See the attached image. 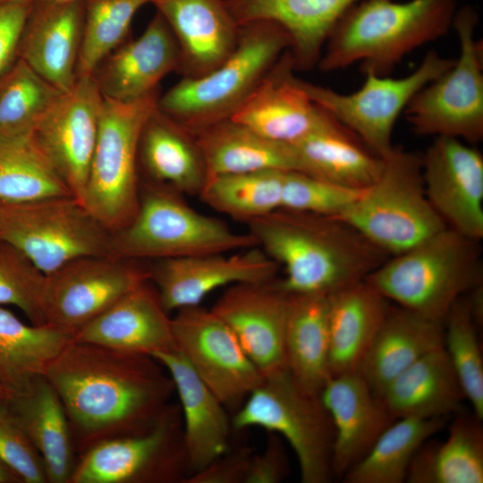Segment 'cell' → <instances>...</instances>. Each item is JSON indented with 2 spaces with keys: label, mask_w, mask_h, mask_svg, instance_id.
Wrapping results in <instances>:
<instances>
[{
  "label": "cell",
  "mask_w": 483,
  "mask_h": 483,
  "mask_svg": "<svg viewBox=\"0 0 483 483\" xmlns=\"http://www.w3.org/2000/svg\"><path fill=\"white\" fill-rule=\"evenodd\" d=\"M253 452L250 447L230 448L184 483H245Z\"/></svg>",
  "instance_id": "47"
},
{
  "label": "cell",
  "mask_w": 483,
  "mask_h": 483,
  "mask_svg": "<svg viewBox=\"0 0 483 483\" xmlns=\"http://www.w3.org/2000/svg\"><path fill=\"white\" fill-rule=\"evenodd\" d=\"M32 4L0 2V75L17 58L20 38Z\"/></svg>",
  "instance_id": "49"
},
{
  "label": "cell",
  "mask_w": 483,
  "mask_h": 483,
  "mask_svg": "<svg viewBox=\"0 0 483 483\" xmlns=\"http://www.w3.org/2000/svg\"><path fill=\"white\" fill-rule=\"evenodd\" d=\"M73 335L48 325H28L0 306V380L12 394L45 376Z\"/></svg>",
  "instance_id": "37"
},
{
  "label": "cell",
  "mask_w": 483,
  "mask_h": 483,
  "mask_svg": "<svg viewBox=\"0 0 483 483\" xmlns=\"http://www.w3.org/2000/svg\"><path fill=\"white\" fill-rule=\"evenodd\" d=\"M235 429L260 427L284 438L296 454L303 483L333 478L335 430L319 394L302 388L288 369L266 377L232 419Z\"/></svg>",
  "instance_id": "9"
},
{
  "label": "cell",
  "mask_w": 483,
  "mask_h": 483,
  "mask_svg": "<svg viewBox=\"0 0 483 483\" xmlns=\"http://www.w3.org/2000/svg\"><path fill=\"white\" fill-rule=\"evenodd\" d=\"M456 0H360L336 22L318 63L323 72L357 62L362 72L386 75L417 47L445 35Z\"/></svg>",
  "instance_id": "3"
},
{
  "label": "cell",
  "mask_w": 483,
  "mask_h": 483,
  "mask_svg": "<svg viewBox=\"0 0 483 483\" xmlns=\"http://www.w3.org/2000/svg\"><path fill=\"white\" fill-rule=\"evenodd\" d=\"M12 396L11 391L0 380V403L8 401Z\"/></svg>",
  "instance_id": "51"
},
{
  "label": "cell",
  "mask_w": 483,
  "mask_h": 483,
  "mask_svg": "<svg viewBox=\"0 0 483 483\" xmlns=\"http://www.w3.org/2000/svg\"><path fill=\"white\" fill-rule=\"evenodd\" d=\"M479 242L446 227L389 256L365 279L395 305L443 322L458 300L482 285Z\"/></svg>",
  "instance_id": "4"
},
{
  "label": "cell",
  "mask_w": 483,
  "mask_h": 483,
  "mask_svg": "<svg viewBox=\"0 0 483 483\" xmlns=\"http://www.w3.org/2000/svg\"><path fill=\"white\" fill-rule=\"evenodd\" d=\"M46 378L66 411L74 449L149 429L174 386L155 358L72 341L49 365Z\"/></svg>",
  "instance_id": "1"
},
{
  "label": "cell",
  "mask_w": 483,
  "mask_h": 483,
  "mask_svg": "<svg viewBox=\"0 0 483 483\" xmlns=\"http://www.w3.org/2000/svg\"><path fill=\"white\" fill-rule=\"evenodd\" d=\"M172 326L177 350L225 408L237 411L264 378L230 327L200 305L176 310Z\"/></svg>",
  "instance_id": "15"
},
{
  "label": "cell",
  "mask_w": 483,
  "mask_h": 483,
  "mask_svg": "<svg viewBox=\"0 0 483 483\" xmlns=\"http://www.w3.org/2000/svg\"><path fill=\"white\" fill-rule=\"evenodd\" d=\"M172 30L182 77L204 75L235 49L240 25L226 0H151Z\"/></svg>",
  "instance_id": "25"
},
{
  "label": "cell",
  "mask_w": 483,
  "mask_h": 483,
  "mask_svg": "<svg viewBox=\"0 0 483 483\" xmlns=\"http://www.w3.org/2000/svg\"><path fill=\"white\" fill-rule=\"evenodd\" d=\"M21 482L20 478L0 460V483Z\"/></svg>",
  "instance_id": "50"
},
{
  "label": "cell",
  "mask_w": 483,
  "mask_h": 483,
  "mask_svg": "<svg viewBox=\"0 0 483 483\" xmlns=\"http://www.w3.org/2000/svg\"><path fill=\"white\" fill-rule=\"evenodd\" d=\"M149 280L148 269L112 256L76 258L46 275L42 324L74 334Z\"/></svg>",
  "instance_id": "14"
},
{
  "label": "cell",
  "mask_w": 483,
  "mask_h": 483,
  "mask_svg": "<svg viewBox=\"0 0 483 483\" xmlns=\"http://www.w3.org/2000/svg\"><path fill=\"white\" fill-rule=\"evenodd\" d=\"M264 451L251 457L245 483H279L288 475L289 467L282 437L267 431Z\"/></svg>",
  "instance_id": "48"
},
{
  "label": "cell",
  "mask_w": 483,
  "mask_h": 483,
  "mask_svg": "<svg viewBox=\"0 0 483 483\" xmlns=\"http://www.w3.org/2000/svg\"><path fill=\"white\" fill-rule=\"evenodd\" d=\"M428 199L450 228L466 237H483V156L459 139L436 136L420 156Z\"/></svg>",
  "instance_id": "17"
},
{
  "label": "cell",
  "mask_w": 483,
  "mask_h": 483,
  "mask_svg": "<svg viewBox=\"0 0 483 483\" xmlns=\"http://www.w3.org/2000/svg\"><path fill=\"white\" fill-rule=\"evenodd\" d=\"M455 59L428 51L409 75L391 78L364 72L362 86L351 94L299 78L309 98L353 132L373 153L387 157L394 149L392 135L395 123L411 98L427 84L445 72Z\"/></svg>",
  "instance_id": "13"
},
{
  "label": "cell",
  "mask_w": 483,
  "mask_h": 483,
  "mask_svg": "<svg viewBox=\"0 0 483 483\" xmlns=\"http://www.w3.org/2000/svg\"><path fill=\"white\" fill-rule=\"evenodd\" d=\"M444 349L473 413L483 419V360L478 328L466 296L458 300L443 321Z\"/></svg>",
  "instance_id": "43"
},
{
  "label": "cell",
  "mask_w": 483,
  "mask_h": 483,
  "mask_svg": "<svg viewBox=\"0 0 483 483\" xmlns=\"http://www.w3.org/2000/svg\"><path fill=\"white\" fill-rule=\"evenodd\" d=\"M0 239L46 275L76 258L111 256V233L73 196L0 201Z\"/></svg>",
  "instance_id": "10"
},
{
  "label": "cell",
  "mask_w": 483,
  "mask_h": 483,
  "mask_svg": "<svg viewBox=\"0 0 483 483\" xmlns=\"http://www.w3.org/2000/svg\"><path fill=\"white\" fill-rule=\"evenodd\" d=\"M140 166L148 182L168 186L182 195L199 196L208 179L195 134L159 110L157 104L140 131Z\"/></svg>",
  "instance_id": "28"
},
{
  "label": "cell",
  "mask_w": 483,
  "mask_h": 483,
  "mask_svg": "<svg viewBox=\"0 0 483 483\" xmlns=\"http://www.w3.org/2000/svg\"><path fill=\"white\" fill-rule=\"evenodd\" d=\"M461 412V411H460ZM459 413L442 443L427 441L415 453L405 481L409 483H482V419Z\"/></svg>",
  "instance_id": "36"
},
{
  "label": "cell",
  "mask_w": 483,
  "mask_h": 483,
  "mask_svg": "<svg viewBox=\"0 0 483 483\" xmlns=\"http://www.w3.org/2000/svg\"><path fill=\"white\" fill-rule=\"evenodd\" d=\"M464 394L443 347L398 375L379 400L393 418L448 417L461 411Z\"/></svg>",
  "instance_id": "32"
},
{
  "label": "cell",
  "mask_w": 483,
  "mask_h": 483,
  "mask_svg": "<svg viewBox=\"0 0 483 483\" xmlns=\"http://www.w3.org/2000/svg\"><path fill=\"white\" fill-rule=\"evenodd\" d=\"M363 191L343 187L301 172L288 171L284 179L281 208L338 217Z\"/></svg>",
  "instance_id": "45"
},
{
  "label": "cell",
  "mask_w": 483,
  "mask_h": 483,
  "mask_svg": "<svg viewBox=\"0 0 483 483\" xmlns=\"http://www.w3.org/2000/svg\"><path fill=\"white\" fill-rule=\"evenodd\" d=\"M293 147L301 173L346 188L367 189L385 165L384 158L337 120Z\"/></svg>",
  "instance_id": "34"
},
{
  "label": "cell",
  "mask_w": 483,
  "mask_h": 483,
  "mask_svg": "<svg viewBox=\"0 0 483 483\" xmlns=\"http://www.w3.org/2000/svg\"><path fill=\"white\" fill-rule=\"evenodd\" d=\"M208 178L261 171H301L293 145L269 140L228 118L195 134Z\"/></svg>",
  "instance_id": "33"
},
{
  "label": "cell",
  "mask_w": 483,
  "mask_h": 483,
  "mask_svg": "<svg viewBox=\"0 0 483 483\" xmlns=\"http://www.w3.org/2000/svg\"><path fill=\"white\" fill-rule=\"evenodd\" d=\"M151 0H84L77 77L92 76L98 64L126 41L136 13Z\"/></svg>",
  "instance_id": "42"
},
{
  "label": "cell",
  "mask_w": 483,
  "mask_h": 483,
  "mask_svg": "<svg viewBox=\"0 0 483 483\" xmlns=\"http://www.w3.org/2000/svg\"><path fill=\"white\" fill-rule=\"evenodd\" d=\"M291 44L288 32L273 21L241 25L233 53L204 75L182 77L158 97L157 108L193 134L231 118Z\"/></svg>",
  "instance_id": "5"
},
{
  "label": "cell",
  "mask_w": 483,
  "mask_h": 483,
  "mask_svg": "<svg viewBox=\"0 0 483 483\" xmlns=\"http://www.w3.org/2000/svg\"><path fill=\"white\" fill-rule=\"evenodd\" d=\"M104 97L92 76L78 77L31 133L44 155L81 203L95 149Z\"/></svg>",
  "instance_id": "16"
},
{
  "label": "cell",
  "mask_w": 483,
  "mask_h": 483,
  "mask_svg": "<svg viewBox=\"0 0 483 483\" xmlns=\"http://www.w3.org/2000/svg\"><path fill=\"white\" fill-rule=\"evenodd\" d=\"M8 404L39 453L47 483H68L74 445L64 404L45 376L12 394Z\"/></svg>",
  "instance_id": "31"
},
{
  "label": "cell",
  "mask_w": 483,
  "mask_h": 483,
  "mask_svg": "<svg viewBox=\"0 0 483 483\" xmlns=\"http://www.w3.org/2000/svg\"><path fill=\"white\" fill-rule=\"evenodd\" d=\"M147 280L82 326L73 341L154 356L176 350L172 318Z\"/></svg>",
  "instance_id": "23"
},
{
  "label": "cell",
  "mask_w": 483,
  "mask_h": 483,
  "mask_svg": "<svg viewBox=\"0 0 483 483\" xmlns=\"http://www.w3.org/2000/svg\"><path fill=\"white\" fill-rule=\"evenodd\" d=\"M158 97L156 91L131 102L104 98L82 204L111 233L137 212L139 139Z\"/></svg>",
  "instance_id": "8"
},
{
  "label": "cell",
  "mask_w": 483,
  "mask_h": 483,
  "mask_svg": "<svg viewBox=\"0 0 483 483\" xmlns=\"http://www.w3.org/2000/svg\"><path fill=\"white\" fill-rule=\"evenodd\" d=\"M447 417L396 419L367 454L343 476L346 483H402L420 446L439 431Z\"/></svg>",
  "instance_id": "38"
},
{
  "label": "cell",
  "mask_w": 483,
  "mask_h": 483,
  "mask_svg": "<svg viewBox=\"0 0 483 483\" xmlns=\"http://www.w3.org/2000/svg\"><path fill=\"white\" fill-rule=\"evenodd\" d=\"M73 196L32 134L0 139V201Z\"/></svg>",
  "instance_id": "39"
},
{
  "label": "cell",
  "mask_w": 483,
  "mask_h": 483,
  "mask_svg": "<svg viewBox=\"0 0 483 483\" xmlns=\"http://www.w3.org/2000/svg\"><path fill=\"white\" fill-rule=\"evenodd\" d=\"M476 11L464 5L453 21L460 55L445 72L424 86L403 113L419 135L447 136L469 144L483 138V52L475 38Z\"/></svg>",
  "instance_id": "11"
},
{
  "label": "cell",
  "mask_w": 483,
  "mask_h": 483,
  "mask_svg": "<svg viewBox=\"0 0 483 483\" xmlns=\"http://www.w3.org/2000/svg\"><path fill=\"white\" fill-rule=\"evenodd\" d=\"M319 398L335 430L333 475L343 478L395 419L358 371L330 377Z\"/></svg>",
  "instance_id": "24"
},
{
  "label": "cell",
  "mask_w": 483,
  "mask_h": 483,
  "mask_svg": "<svg viewBox=\"0 0 483 483\" xmlns=\"http://www.w3.org/2000/svg\"><path fill=\"white\" fill-rule=\"evenodd\" d=\"M44 275L21 250L0 239V306L19 308L35 325H43Z\"/></svg>",
  "instance_id": "44"
},
{
  "label": "cell",
  "mask_w": 483,
  "mask_h": 483,
  "mask_svg": "<svg viewBox=\"0 0 483 483\" xmlns=\"http://www.w3.org/2000/svg\"><path fill=\"white\" fill-rule=\"evenodd\" d=\"M153 358L166 369L179 396L191 475L229 449L232 421L225 406L177 349Z\"/></svg>",
  "instance_id": "26"
},
{
  "label": "cell",
  "mask_w": 483,
  "mask_h": 483,
  "mask_svg": "<svg viewBox=\"0 0 483 483\" xmlns=\"http://www.w3.org/2000/svg\"><path fill=\"white\" fill-rule=\"evenodd\" d=\"M182 196L147 182L132 220L111 233V256L160 260L257 246L250 233H236L220 219L198 212Z\"/></svg>",
  "instance_id": "6"
},
{
  "label": "cell",
  "mask_w": 483,
  "mask_h": 483,
  "mask_svg": "<svg viewBox=\"0 0 483 483\" xmlns=\"http://www.w3.org/2000/svg\"><path fill=\"white\" fill-rule=\"evenodd\" d=\"M379 178L340 216L388 256L446 228L425 191L420 156L394 147Z\"/></svg>",
  "instance_id": "7"
},
{
  "label": "cell",
  "mask_w": 483,
  "mask_h": 483,
  "mask_svg": "<svg viewBox=\"0 0 483 483\" xmlns=\"http://www.w3.org/2000/svg\"><path fill=\"white\" fill-rule=\"evenodd\" d=\"M0 460L24 483H47L43 461L8 404L0 403Z\"/></svg>",
  "instance_id": "46"
},
{
  "label": "cell",
  "mask_w": 483,
  "mask_h": 483,
  "mask_svg": "<svg viewBox=\"0 0 483 483\" xmlns=\"http://www.w3.org/2000/svg\"><path fill=\"white\" fill-rule=\"evenodd\" d=\"M330 377L358 371L390 308L366 279L327 295Z\"/></svg>",
  "instance_id": "29"
},
{
  "label": "cell",
  "mask_w": 483,
  "mask_h": 483,
  "mask_svg": "<svg viewBox=\"0 0 483 483\" xmlns=\"http://www.w3.org/2000/svg\"><path fill=\"white\" fill-rule=\"evenodd\" d=\"M288 294L277 279L228 286L211 309L230 327L263 378L287 369Z\"/></svg>",
  "instance_id": "19"
},
{
  "label": "cell",
  "mask_w": 483,
  "mask_h": 483,
  "mask_svg": "<svg viewBox=\"0 0 483 483\" xmlns=\"http://www.w3.org/2000/svg\"><path fill=\"white\" fill-rule=\"evenodd\" d=\"M279 268L255 246L233 255L216 252L155 260L148 273L164 308L171 312L200 305L223 286L272 281Z\"/></svg>",
  "instance_id": "18"
},
{
  "label": "cell",
  "mask_w": 483,
  "mask_h": 483,
  "mask_svg": "<svg viewBox=\"0 0 483 483\" xmlns=\"http://www.w3.org/2000/svg\"><path fill=\"white\" fill-rule=\"evenodd\" d=\"M43 1H69V0H0V2H28V3H36V2H43Z\"/></svg>",
  "instance_id": "52"
},
{
  "label": "cell",
  "mask_w": 483,
  "mask_h": 483,
  "mask_svg": "<svg viewBox=\"0 0 483 483\" xmlns=\"http://www.w3.org/2000/svg\"><path fill=\"white\" fill-rule=\"evenodd\" d=\"M285 173L272 170L214 175L208 179L199 197L215 210L247 224L281 208Z\"/></svg>",
  "instance_id": "40"
},
{
  "label": "cell",
  "mask_w": 483,
  "mask_h": 483,
  "mask_svg": "<svg viewBox=\"0 0 483 483\" xmlns=\"http://www.w3.org/2000/svg\"><path fill=\"white\" fill-rule=\"evenodd\" d=\"M285 354L296 382L319 394L330 377L327 295L288 294Z\"/></svg>",
  "instance_id": "35"
},
{
  "label": "cell",
  "mask_w": 483,
  "mask_h": 483,
  "mask_svg": "<svg viewBox=\"0 0 483 483\" xmlns=\"http://www.w3.org/2000/svg\"><path fill=\"white\" fill-rule=\"evenodd\" d=\"M444 346V323L390 306L358 372L377 398L402 371Z\"/></svg>",
  "instance_id": "30"
},
{
  "label": "cell",
  "mask_w": 483,
  "mask_h": 483,
  "mask_svg": "<svg viewBox=\"0 0 483 483\" xmlns=\"http://www.w3.org/2000/svg\"><path fill=\"white\" fill-rule=\"evenodd\" d=\"M62 94L17 57L0 75V139L30 135Z\"/></svg>",
  "instance_id": "41"
},
{
  "label": "cell",
  "mask_w": 483,
  "mask_h": 483,
  "mask_svg": "<svg viewBox=\"0 0 483 483\" xmlns=\"http://www.w3.org/2000/svg\"><path fill=\"white\" fill-rule=\"evenodd\" d=\"M360 0H226L238 24L273 21L291 38L295 70L318 64L331 30Z\"/></svg>",
  "instance_id": "27"
},
{
  "label": "cell",
  "mask_w": 483,
  "mask_h": 483,
  "mask_svg": "<svg viewBox=\"0 0 483 483\" xmlns=\"http://www.w3.org/2000/svg\"><path fill=\"white\" fill-rule=\"evenodd\" d=\"M190 473L180 406L168 404L149 429L84 451L68 483H184Z\"/></svg>",
  "instance_id": "12"
},
{
  "label": "cell",
  "mask_w": 483,
  "mask_h": 483,
  "mask_svg": "<svg viewBox=\"0 0 483 483\" xmlns=\"http://www.w3.org/2000/svg\"><path fill=\"white\" fill-rule=\"evenodd\" d=\"M181 55L175 38L157 12L143 33L110 53L92 74L104 98L131 102L158 91L159 82L179 71Z\"/></svg>",
  "instance_id": "22"
},
{
  "label": "cell",
  "mask_w": 483,
  "mask_h": 483,
  "mask_svg": "<svg viewBox=\"0 0 483 483\" xmlns=\"http://www.w3.org/2000/svg\"><path fill=\"white\" fill-rule=\"evenodd\" d=\"M84 0L33 3L20 38L17 57L61 92L77 80Z\"/></svg>",
  "instance_id": "21"
},
{
  "label": "cell",
  "mask_w": 483,
  "mask_h": 483,
  "mask_svg": "<svg viewBox=\"0 0 483 483\" xmlns=\"http://www.w3.org/2000/svg\"><path fill=\"white\" fill-rule=\"evenodd\" d=\"M284 275L287 294L328 295L368 277L389 256L338 217L279 208L247 223Z\"/></svg>",
  "instance_id": "2"
},
{
  "label": "cell",
  "mask_w": 483,
  "mask_h": 483,
  "mask_svg": "<svg viewBox=\"0 0 483 483\" xmlns=\"http://www.w3.org/2000/svg\"><path fill=\"white\" fill-rule=\"evenodd\" d=\"M287 50L232 115L274 141L294 145L336 121L301 88Z\"/></svg>",
  "instance_id": "20"
}]
</instances>
